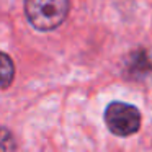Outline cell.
<instances>
[{"label":"cell","mask_w":152,"mask_h":152,"mask_svg":"<svg viewBox=\"0 0 152 152\" xmlns=\"http://www.w3.org/2000/svg\"><path fill=\"white\" fill-rule=\"evenodd\" d=\"M25 12L36 30L49 31L66 20L69 0H25Z\"/></svg>","instance_id":"obj_1"},{"label":"cell","mask_w":152,"mask_h":152,"mask_svg":"<svg viewBox=\"0 0 152 152\" xmlns=\"http://www.w3.org/2000/svg\"><path fill=\"white\" fill-rule=\"evenodd\" d=\"M105 123L116 136H131L141 126V113L132 105L113 102L105 111Z\"/></svg>","instance_id":"obj_2"},{"label":"cell","mask_w":152,"mask_h":152,"mask_svg":"<svg viewBox=\"0 0 152 152\" xmlns=\"http://www.w3.org/2000/svg\"><path fill=\"white\" fill-rule=\"evenodd\" d=\"M15 74V67L12 59L5 53H0V88H5L12 83Z\"/></svg>","instance_id":"obj_3"},{"label":"cell","mask_w":152,"mask_h":152,"mask_svg":"<svg viewBox=\"0 0 152 152\" xmlns=\"http://www.w3.org/2000/svg\"><path fill=\"white\" fill-rule=\"evenodd\" d=\"M15 147H17V145H15V142H13L12 134L8 131L0 128V151H8V149H15Z\"/></svg>","instance_id":"obj_4"}]
</instances>
